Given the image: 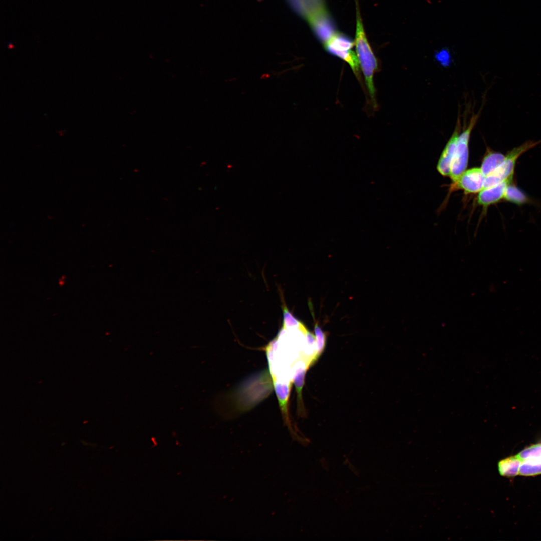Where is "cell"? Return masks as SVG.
<instances>
[{"mask_svg":"<svg viewBox=\"0 0 541 541\" xmlns=\"http://www.w3.org/2000/svg\"><path fill=\"white\" fill-rule=\"evenodd\" d=\"M356 27L354 43L356 55L365 77L370 96L373 105H376L375 90L373 82L374 74L378 67L377 59L372 50L365 32L359 9L358 0H355Z\"/></svg>","mask_w":541,"mask_h":541,"instance_id":"1","label":"cell"},{"mask_svg":"<svg viewBox=\"0 0 541 541\" xmlns=\"http://www.w3.org/2000/svg\"><path fill=\"white\" fill-rule=\"evenodd\" d=\"M540 143L541 140H528L509 150L505 155L501 164L485 176L483 189L495 186L504 181L512 182L515 166L518 158Z\"/></svg>","mask_w":541,"mask_h":541,"instance_id":"2","label":"cell"},{"mask_svg":"<svg viewBox=\"0 0 541 541\" xmlns=\"http://www.w3.org/2000/svg\"><path fill=\"white\" fill-rule=\"evenodd\" d=\"M478 114L473 115L468 124H464L460 129L451 164L450 177L454 183L466 170L469 157V141L471 133L475 126Z\"/></svg>","mask_w":541,"mask_h":541,"instance_id":"3","label":"cell"},{"mask_svg":"<svg viewBox=\"0 0 541 541\" xmlns=\"http://www.w3.org/2000/svg\"><path fill=\"white\" fill-rule=\"evenodd\" d=\"M290 8L312 26L331 17L324 0H286Z\"/></svg>","mask_w":541,"mask_h":541,"instance_id":"4","label":"cell"},{"mask_svg":"<svg viewBox=\"0 0 541 541\" xmlns=\"http://www.w3.org/2000/svg\"><path fill=\"white\" fill-rule=\"evenodd\" d=\"M272 378L282 416L286 422L289 423L288 403L292 381L288 371L281 372Z\"/></svg>","mask_w":541,"mask_h":541,"instance_id":"5","label":"cell"},{"mask_svg":"<svg viewBox=\"0 0 541 541\" xmlns=\"http://www.w3.org/2000/svg\"><path fill=\"white\" fill-rule=\"evenodd\" d=\"M485 176L479 168L465 170L454 183L467 193H479L483 189Z\"/></svg>","mask_w":541,"mask_h":541,"instance_id":"6","label":"cell"},{"mask_svg":"<svg viewBox=\"0 0 541 541\" xmlns=\"http://www.w3.org/2000/svg\"><path fill=\"white\" fill-rule=\"evenodd\" d=\"M308 369L305 361L301 358L295 362L292 366V382L297 394V412L301 417L305 416L306 414L302 398V389L306 371Z\"/></svg>","mask_w":541,"mask_h":541,"instance_id":"7","label":"cell"},{"mask_svg":"<svg viewBox=\"0 0 541 541\" xmlns=\"http://www.w3.org/2000/svg\"><path fill=\"white\" fill-rule=\"evenodd\" d=\"M461 121L458 119L454 131L446 144L438 161L437 169L444 176H450L451 164L460 129Z\"/></svg>","mask_w":541,"mask_h":541,"instance_id":"8","label":"cell"},{"mask_svg":"<svg viewBox=\"0 0 541 541\" xmlns=\"http://www.w3.org/2000/svg\"><path fill=\"white\" fill-rule=\"evenodd\" d=\"M510 182L504 181L495 186L483 189L478 195V203L487 208L504 199L506 186Z\"/></svg>","mask_w":541,"mask_h":541,"instance_id":"9","label":"cell"},{"mask_svg":"<svg viewBox=\"0 0 541 541\" xmlns=\"http://www.w3.org/2000/svg\"><path fill=\"white\" fill-rule=\"evenodd\" d=\"M323 45L325 50L331 53L351 50L355 43L349 36L337 31Z\"/></svg>","mask_w":541,"mask_h":541,"instance_id":"10","label":"cell"},{"mask_svg":"<svg viewBox=\"0 0 541 541\" xmlns=\"http://www.w3.org/2000/svg\"><path fill=\"white\" fill-rule=\"evenodd\" d=\"M522 460L516 455L500 460L498 463L500 475L507 478H513L519 475Z\"/></svg>","mask_w":541,"mask_h":541,"instance_id":"11","label":"cell"},{"mask_svg":"<svg viewBox=\"0 0 541 541\" xmlns=\"http://www.w3.org/2000/svg\"><path fill=\"white\" fill-rule=\"evenodd\" d=\"M505 155L489 148L482 160L481 170L485 177L499 167L504 160Z\"/></svg>","mask_w":541,"mask_h":541,"instance_id":"12","label":"cell"},{"mask_svg":"<svg viewBox=\"0 0 541 541\" xmlns=\"http://www.w3.org/2000/svg\"><path fill=\"white\" fill-rule=\"evenodd\" d=\"M282 302V308L283 316L282 327L288 331L298 330L305 335L308 330L307 328L302 322L293 316L284 302Z\"/></svg>","mask_w":541,"mask_h":541,"instance_id":"13","label":"cell"},{"mask_svg":"<svg viewBox=\"0 0 541 541\" xmlns=\"http://www.w3.org/2000/svg\"><path fill=\"white\" fill-rule=\"evenodd\" d=\"M504 199L517 205H521L528 202L527 196L515 185L511 182L506 186Z\"/></svg>","mask_w":541,"mask_h":541,"instance_id":"14","label":"cell"},{"mask_svg":"<svg viewBox=\"0 0 541 541\" xmlns=\"http://www.w3.org/2000/svg\"><path fill=\"white\" fill-rule=\"evenodd\" d=\"M315 320V319H314ZM314 333L316 337V351L313 357L310 366H312L319 359L324 352L327 341V333L324 332L319 325L318 322L314 321Z\"/></svg>","mask_w":541,"mask_h":541,"instance_id":"15","label":"cell"},{"mask_svg":"<svg viewBox=\"0 0 541 541\" xmlns=\"http://www.w3.org/2000/svg\"><path fill=\"white\" fill-rule=\"evenodd\" d=\"M541 474V461L534 460H523L519 475L522 476H534Z\"/></svg>","mask_w":541,"mask_h":541,"instance_id":"16","label":"cell"},{"mask_svg":"<svg viewBox=\"0 0 541 541\" xmlns=\"http://www.w3.org/2000/svg\"><path fill=\"white\" fill-rule=\"evenodd\" d=\"M347 62L356 75L359 74V62L356 55L352 50L334 51L330 53Z\"/></svg>","mask_w":541,"mask_h":541,"instance_id":"17","label":"cell"},{"mask_svg":"<svg viewBox=\"0 0 541 541\" xmlns=\"http://www.w3.org/2000/svg\"><path fill=\"white\" fill-rule=\"evenodd\" d=\"M522 461L531 459L541 461V442L531 445L516 454Z\"/></svg>","mask_w":541,"mask_h":541,"instance_id":"18","label":"cell"}]
</instances>
